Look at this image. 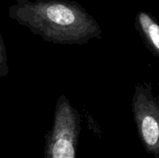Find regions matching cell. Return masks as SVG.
Instances as JSON below:
<instances>
[{
	"instance_id": "cell-2",
	"label": "cell",
	"mask_w": 159,
	"mask_h": 158,
	"mask_svg": "<svg viewBox=\"0 0 159 158\" xmlns=\"http://www.w3.org/2000/svg\"><path fill=\"white\" fill-rule=\"evenodd\" d=\"M80 133V116L63 94L55 105L53 123L47 137L45 158H75Z\"/></svg>"
},
{
	"instance_id": "cell-3",
	"label": "cell",
	"mask_w": 159,
	"mask_h": 158,
	"mask_svg": "<svg viewBox=\"0 0 159 158\" xmlns=\"http://www.w3.org/2000/svg\"><path fill=\"white\" fill-rule=\"evenodd\" d=\"M131 110L144 149L153 158H159V104L151 84L136 85Z\"/></svg>"
},
{
	"instance_id": "cell-1",
	"label": "cell",
	"mask_w": 159,
	"mask_h": 158,
	"mask_svg": "<svg viewBox=\"0 0 159 158\" xmlns=\"http://www.w3.org/2000/svg\"><path fill=\"white\" fill-rule=\"evenodd\" d=\"M7 15L34 34L57 45H84L102 33L97 20L71 0H16Z\"/></svg>"
},
{
	"instance_id": "cell-6",
	"label": "cell",
	"mask_w": 159,
	"mask_h": 158,
	"mask_svg": "<svg viewBox=\"0 0 159 158\" xmlns=\"http://www.w3.org/2000/svg\"><path fill=\"white\" fill-rule=\"evenodd\" d=\"M157 102H158V104H159V92H158V96H157Z\"/></svg>"
},
{
	"instance_id": "cell-4",
	"label": "cell",
	"mask_w": 159,
	"mask_h": 158,
	"mask_svg": "<svg viewBox=\"0 0 159 158\" xmlns=\"http://www.w3.org/2000/svg\"><path fill=\"white\" fill-rule=\"evenodd\" d=\"M135 28L147 49L159 59V22L150 13L141 10L135 17Z\"/></svg>"
},
{
	"instance_id": "cell-5",
	"label": "cell",
	"mask_w": 159,
	"mask_h": 158,
	"mask_svg": "<svg viewBox=\"0 0 159 158\" xmlns=\"http://www.w3.org/2000/svg\"><path fill=\"white\" fill-rule=\"evenodd\" d=\"M9 74V67L7 63V52L6 45L0 32V77H7Z\"/></svg>"
}]
</instances>
